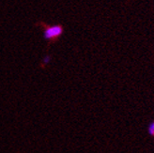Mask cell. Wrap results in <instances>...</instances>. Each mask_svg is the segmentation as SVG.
<instances>
[{"instance_id": "6da1fadb", "label": "cell", "mask_w": 154, "mask_h": 153, "mask_svg": "<svg viewBox=\"0 0 154 153\" xmlns=\"http://www.w3.org/2000/svg\"><path fill=\"white\" fill-rule=\"evenodd\" d=\"M63 34V26L61 25L56 24L53 26H45L43 27L42 36L43 39L51 42L56 41Z\"/></svg>"}, {"instance_id": "7a4b0ae2", "label": "cell", "mask_w": 154, "mask_h": 153, "mask_svg": "<svg viewBox=\"0 0 154 153\" xmlns=\"http://www.w3.org/2000/svg\"><path fill=\"white\" fill-rule=\"evenodd\" d=\"M149 132L151 135H154V123L150 124V126L149 128Z\"/></svg>"}]
</instances>
